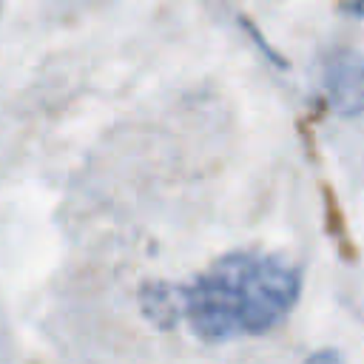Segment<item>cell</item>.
Returning a JSON list of instances; mask_svg holds the SVG:
<instances>
[{
	"label": "cell",
	"mask_w": 364,
	"mask_h": 364,
	"mask_svg": "<svg viewBox=\"0 0 364 364\" xmlns=\"http://www.w3.org/2000/svg\"><path fill=\"white\" fill-rule=\"evenodd\" d=\"M301 290L299 270L273 253L236 250L213 262L193 284H154L142 293L145 313L171 327L182 318L205 341L259 336L287 318Z\"/></svg>",
	"instance_id": "6da1fadb"
},
{
	"label": "cell",
	"mask_w": 364,
	"mask_h": 364,
	"mask_svg": "<svg viewBox=\"0 0 364 364\" xmlns=\"http://www.w3.org/2000/svg\"><path fill=\"white\" fill-rule=\"evenodd\" d=\"M327 100L336 114L355 117L364 111V54L341 51L324 68Z\"/></svg>",
	"instance_id": "7a4b0ae2"
},
{
	"label": "cell",
	"mask_w": 364,
	"mask_h": 364,
	"mask_svg": "<svg viewBox=\"0 0 364 364\" xmlns=\"http://www.w3.org/2000/svg\"><path fill=\"white\" fill-rule=\"evenodd\" d=\"M350 11L358 14V17H364V0H353V3H350Z\"/></svg>",
	"instance_id": "3957f363"
},
{
	"label": "cell",
	"mask_w": 364,
	"mask_h": 364,
	"mask_svg": "<svg viewBox=\"0 0 364 364\" xmlns=\"http://www.w3.org/2000/svg\"><path fill=\"white\" fill-rule=\"evenodd\" d=\"M321 358H330V361H336V358H338V353H316V355H310V361H321Z\"/></svg>",
	"instance_id": "277c9868"
}]
</instances>
